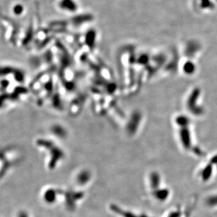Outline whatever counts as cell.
Masks as SVG:
<instances>
[{
	"label": "cell",
	"instance_id": "6da1fadb",
	"mask_svg": "<svg viewBox=\"0 0 217 217\" xmlns=\"http://www.w3.org/2000/svg\"><path fill=\"white\" fill-rule=\"evenodd\" d=\"M25 82L26 74L23 70L12 65L1 67V111L10 109L28 96L30 90Z\"/></svg>",
	"mask_w": 217,
	"mask_h": 217
},
{
	"label": "cell",
	"instance_id": "7a4b0ae2",
	"mask_svg": "<svg viewBox=\"0 0 217 217\" xmlns=\"http://www.w3.org/2000/svg\"><path fill=\"white\" fill-rule=\"evenodd\" d=\"M57 139L54 138L40 136L36 139L35 144L38 148L42 151H44L50 155V158L51 159V163H55L59 162L60 159L63 158L64 152L62 148L59 145Z\"/></svg>",
	"mask_w": 217,
	"mask_h": 217
},
{
	"label": "cell",
	"instance_id": "3957f363",
	"mask_svg": "<svg viewBox=\"0 0 217 217\" xmlns=\"http://www.w3.org/2000/svg\"><path fill=\"white\" fill-rule=\"evenodd\" d=\"M51 135L56 139L60 140L66 138L68 136V131L63 126L60 124H54L50 128Z\"/></svg>",
	"mask_w": 217,
	"mask_h": 217
},
{
	"label": "cell",
	"instance_id": "277c9868",
	"mask_svg": "<svg viewBox=\"0 0 217 217\" xmlns=\"http://www.w3.org/2000/svg\"><path fill=\"white\" fill-rule=\"evenodd\" d=\"M60 6L62 9L69 12H74L77 9V5L73 0H62Z\"/></svg>",
	"mask_w": 217,
	"mask_h": 217
},
{
	"label": "cell",
	"instance_id": "5b68a950",
	"mask_svg": "<svg viewBox=\"0 0 217 217\" xmlns=\"http://www.w3.org/2000/svg\"><path fill=\"white\" fill-rule=\"evenodd\" d=\"M23 11H24L23 7L21 6L20 4H18L16 6H15L13 8L14 13L16 14V15H20L22 13H23Z\"/></svg>",
	"mask_w": 217,
	"mask_h": 217
}]
</instances>
